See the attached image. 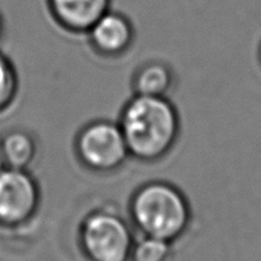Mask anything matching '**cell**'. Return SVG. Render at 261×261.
Returning <instances> with one entry per match:
<instances>
[{"label":"cell","mask_w":261,"mask_h":261,"mask_svg":"<svg viewBox=\"0 0 261 261\" xmlns=\"http://www.w3.org/2000/svg\"><path fill=\"white\" fill-rule=\"evenodd\" d=\"M5 32H7V27H5V20L3 14L0 13V45H2L3 40L5 37Z\"/></svg>","instance_id":"7c38bea8"},{"label":"cell","mask_w":261,"mask_h":261,"mask_svg":"<svg viewBox=\"0 0 261 261\" xmlns=\"http://www.w3.org/2000/svg\"><path fill=\"white\" fill-rule=\"evenodd\" d=\"M74 152L84 168L99 175L116 172L130 158L119 122L106 119L93 120L79 130Z\"/></svg>","instance_id":"277c9868"},{"label":"cell","mask_w":261,"mask_h":261,"mask_svg":"<svg viewBox=\"0 0 261 261\" xmlns=\"http://www.w3.org/2000/svg\"><path fill=\"white\" fill-rule=\"evenodd\" d=\"M41 205V188L30 170L0 168V228L30 223Z\"/></svg>","instance_id":"5b68a950"},{"label":"cell","mask_w":261,"mask_h":261,"mask_svg":"<svg viewBox=\"0 0 261 261\" xmlns=\"http://www.w3.org/2000/svg\"><path fill=\"white\" fill-rule=\"evenodd\" d=\"M4 167V161H3V154H2V148H0V168Z\"/></svg>","instance_id":"4fadbf2b"},{"label":"cell","mask_w":261,"mask_h":261,"mask_svg":"<svg viewBox=\"0 0 261 261\" xmlns=\"http://www.w3.org/2000/svg\"><path fill=\"white\" fill-rule=\"evenodd\" d=\"M4 166L30 170L37 155L38 145L32 133L22 127H14L0 137Z\"/></svg>","instance_id":"9c48e42d"},{"label":"cell","mask_w":261,"mask_h":261,"mask_svg":"<svg viewBox=\"0 0 261 261\" xmlns=\"http://www.w3.org/2000/svg\"><path fill=\"white\" fill-rule=\"evenodd\" d=\"M259 63H260V66H261V42H260V46H259Z\"/></svg>","instance_id":"5bb4252c"},{"label":"cell","mask_w":261,"mask_h":261,"mask_svg":"<svg viewBox=\"0 0 261 261\" xmlns=\"http://www.w3.org/2000/svg\"><path fill=\"white\" fill-rule=\"evenodd\" d=\"M111 0H47L54 20L71 33H87L110 9Z\"/></svg>","instance_id":"52a82bcc"},{"label":"cell","mask_w":261,"mask_h":261,"mask_svg":"<svg viewBox=\"0 0 261 261\" xmlns=\"http://www.w3.org/2000/svg\"><path fill=\"white\" fill-rule=\"evenodd\" d=\"M175 71L162 60H148L135 69L132 78L134 94L167 97L175 86Z\"/></svg>","instance_id":"ba28073f"},{"label":"cell","mask_w":261,"mask_h":261,"mask_svg":"<svg viewBox=\"0 0 261 261\" xmlns=\"http://www.w3.org/2000/svg\"><path fill=\"white\" fill-rule=\"evenodd\" d=\"M129 216L142 236L172 244L188 231L193 212L190 201L177 186L154 180L143 184L133 193Z\"/></svg>","instance_id":"7a4b0ae2"},{"label":"cell","mask_w":261,"mask_h":261,"mask_svg":"<svg viewBox=\"0 0 261 261\" xmlns=\"http://www.w3.org/2000/svg\"><path fill=\"white\" fill-rule=\"evenodd\" d=\"M86 35L97 55L116 59L125 55L134 45L135 28L126 15L109 9Z\"/></svg>","instance_id":"8992f818"},{"label":"cell","mask_w":261,"mask_h":261,"mask_svg":"<svg viewBox=\"0 0 261 261\" xmlns=\"http://www.w3.org/2000/svg\"><path fill=\"white\" fill-rule=\"evenodd\" d=\"M134 242L129 222L107 206L89 212L79 227V244L89 261H130Z\"/></svg>","instance_id":"3957f363"},{"label":"cell","mask_w":261,"mask_h":261,"mask_svg":"<svg viewBox=\"0 0 261 261\" xmlns=\"http://www.w3.org/2000/svg\"><path fill=\"white\" fill-rule=\"evenodd\" d=\"M18 91L19 78L14 63L0 51V114L14 103Z\"/></svg>","instance_id":"30bf717a"},{"label":"cell","mask_w":261,"mask_h":261,"mask_svg":"<svg viewBox=\"0 0 261 261\" xmlns=\"http://www.w3.org/2000/svg\"><path fill=\"white\" fill-rule=\"evenodd\" d=\"M170 256L171 242L142 236V239L134 242L130 261H168Z\"/></svg>","instance_id":"8fae6325"},{"label":"cell","mask_w":261,"mask_h":261,"mask_svg":"<svg viewBox=\"0 0 261 261\" xmlns=\"http://www.w3.org/2000/svg\"><path fill=\"white\" fill-rule=\"evenodd\" d=\"M117 122L130 157L145 163L170 154L181 132L180 114L168 97L133 94Z\"/></svg>","instance_id":"6da1fadb"}]
</instances>
